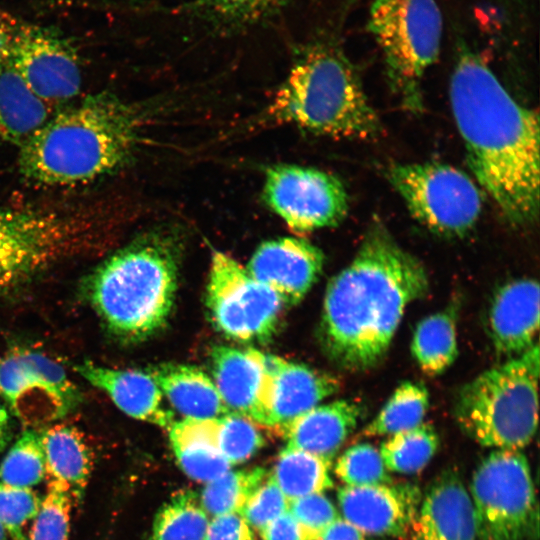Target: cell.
Wrapping results in <instances>:
<instances>
[{
  "mask_svg": "<svg viewBox=\"0 0 540 540\" xmlns=\"http://www.w3.org/2000/svg\"><path fill=\"white\" fill-rule=\"evenodd\" d=\"M0 58L48 106L75 98L82 74L76 53L52 31L0 10Z\"/></svg>",
  "mask_w": 540,
  "mask_h": 540,
  "instance_id": "11",
  "label": "cell"
},
{
  "mask_svg": "<svg viewBox=\"0 0 540 540\" xmlns=\"http://www.w3.org/2000/svg\"><path fill=\"white\" fill-rule=\"evenodd\" d=\"M46 475L41 434L33 429L26 430L4 456L0 464V481L11 486L32 488Z\"/></svg>",
  "mask_w": 540,
  "mask_h": 540,
  "instance_id": "32",
  "label": "cell"
},
{
  "mask_svg": "<svg viewBox=\"0 0 540 540\" xmlns=\"http://www.w3.org/2000/svg\"><path fill=\"white\" fill-rule=\"evenodd\" d=\"M342 518L366 535L403 537L412 529L421 502L411 484L340 487L337 492Z\"/></svg>",
  "mask_w": 540,
  "mask_h": 540,
  "instance_id": "14",
  "label": "cell"
},
{
  "mask_svg": "<svg viewBox=\"0 0 540 540\" xmlns=\"http://www.w3.org/2000/svg\"><path fill=\"white\" fill-rule=\"evenodd\" d=\"M363 415L360 403L340 399L319 404L292 420L278 432L287 447L303 450L332 463Z\"/></svg>",
  "mask_w": 540,
  "mask_h": 540,
  "instance_id": "21",
  "label": "cell"
},
{
  "mask_svg": "<svg viewBox=\"0 0 540 540\" xmlns=\"http://www.w3.org/2000/svg\"><path fill=\"white\" fill-rule=\"evenodd\" d=\"M147 113L111 92L90 94L51 114L19 146L18 167L29 182L74 187L106 177L137 151Z\"/></svg>",
  "mask_w": 540,
  "mask_h": 540,
  "instance_id": "3",
  "label": "cell"
},
{
  "mask_svg": "<svg viewBox=\"0 0 540 540\" xmlns=\"http://www.w3.org/2000/svg\"><path fill=\"white\" fill-rule=\"evenodd\" d=\"M429 288L424 265L380 222L366 231L356 254L328 282L318 338L336 367L363 372L386 356L406 308Z\"/></svg>",
  "mask_w": 540,
  "mask_h": 540,
  "instance_id": "2",
  "label": "cell"
},
{
  "mask_svg": "<svg viewBox=\"0 0 540 540\" xmlns=\"http://www.w3.org/2000/svg\"><path fill=\"white\" fill-rule=\"evenodd\" d=\"M469 494L476 518V540H523L536 511L530 466L523 453H489L472 475Z\"/></svg>",
  "mask_w": 540,
  "mask_h": 540,
  "instance_id": "10",
  "label": "cell"
},
{
  "mask_svg": "<svg viewBox=\"0 0 540 540\" xmlns=\"http://www.w3.org/2000/svg\"><path fill=\"white\" fill-rule=\"evenodd\" d=\"M41 434L48 480L65 484L74 501L83 498L92 471V456L82 434L69 425H55Z\"/></svg>",
  "mask_w": 540,
  "mask_h": 540,
  "instance_id": "25",
  "label": "cell"
},
{
  "mask_svg": "<svg viewBox=\"0 0 540 540\" xmlns=\"http://www.w3.org/2000/svg\"><path fill=\"white\" fill-rule=\"evenodd\" d=\"M289 511L306 540H318L326 528L340 517L334 504L322 492L289 501Z\"/></svg>",
  "mask_w": 540,
  "mask_h": 540,
  "instance_id": "39",
  "label": "cell"
},
{
  "mask_svg": "<svg viewBox=\"0 0 540 540\" xmlns=\"http://www.w3.org/2000/svg\"><path fill=\"white\" fill-rule=\"evenodd\" d=\"M149 373L162 394L184 418L212 419L231 413L214 381L195 366L163 363Z\"/></svg>",
  "mask_w": 540,
  "mask_h": 540,
  "instance_id": "22",
  "label": "cell"
},
{
  "mask_svg": "<svg viewBox=\"0 0 540 540\" xmlns=\"http://www.w3.org/2000/svg\"><path fill=\"white\" fill-rule=\"evenodd\" d=\"M100 227L94 212L0 208V298L93 246Z\"/></svg>",
  "mask_w": 540,
  "mask_h": 540,
  "instance_id": "7",
  "label": "cell"
},
{
  "mask_svg": "<svg viewBox=\"0 0 540 540\" xmlns=\"http://www.w3.org/2000/svg\"><path fill=\"white\" fill-rule=\"evenodd\" d=\"M449 96L478 185L510 224L534 223L540 203L538 114L518 103L482 57L464 44Z\"/></svg>",
  "mask_w": 540,
  "mask_h": 540,
  "instance_id": "1",
  "label": "cell"
},
{
  "mask_svg": "<svg viewBox=\"0 0 540 540\" xmlns=\"http://www.w3.org/2000/svg\"><path fill=\"white\" fill-rule=\"evenodd\" d=\"M74 370L94 387L104 391L113 403L131 418L166 430L175 421L162 402V392L148 372L111 368L83 361Z\"/></svg>",
  "mask_w": 540,
  "mask_h": 540,
  "instance_id": "20",
  "label": "cell"
},
{
  "mask_svg": "<svg viewBox=\"0 0 540 540\" xmlns=\"http://www.w3.org/2000/svg\"><path fill=\"white\" fill-rule=\"evenodd\" d=\"M204 540H255L251 527L238 513L215 516L208 523Z\"/></svg>",
  "mask_w": 540,
  "mask_h": 540,
  "instance_id": "40",
  "label": "cell"
},
{
  "mask_svg": "<svg viewBox=\"0 0 540 540\" xmlns=\"http://www.w3.org/2000/svg\"><path fill=\"white\" fill-rule=\"evenodd\" d=\"M334 472L348 486L392 483L379 450L370 443H358L346 449L338 457Z\"/></svg>",
  "mask_w": 540,
  "mask_h": 540,
  "instance_id": "34",
  "label": "cell"
},
{
  "mask_svg": "<svg viewBox=\"0 0 540 540\" xmlns=\"http://www.w3.org/2000/svg\"><path fill=\"white\" fill-rule=\"evenodd\" d=\"M74 504L65 484L48 480L47 493L33 519L28 540H68Z\"/></svg>",
  "mask_w": 540,
  "mask_h": 540,
  "instance_id": "33",
  "label": "cell"
},
{
  "mask_svg": "<svg viewBox=\"0 0 540 540\" xmlns=\"http://www.w3.org/2000/svg\"><path fill=\"white\" fill-rule=\"evenodd\" d=\"M457 306L426 316L418 322L411 340V353L421 370L430 376L444 373L458 356Z\"/></svg>",
  "mask_w": 540,
  "mask_h": 540,
  "instance_id": "26",
  "label": "cell"
},
{
  "mask_svg": "<svg viewBox=\"0 0 540 540\" xmlns=\"http://www.w3.org/2000/svg\"><path fill=\"white\" fill-rule=\"evenodd\" d=\"M539 345L463 385L454 417L474 441L494 450L520 451L538 425Z\"/></svg>",
  "mask_w": 540,
  "mask_h": 540,
  "instance_id": "6",
  "label": "cell"
},
{
  "mask_svg": "<svg viewBox=\"0 0 540 540\" xmlns=\"http://www.w3.org/2000/svg\"><path fill=\"white\" fill-rule=\"evenodd\" d=\"M259 533L262 540H306L289 510L272 520Z\"/></svg>",
  "mask_w": 540,
  "mask_h": 540,
  "instance_id": "41",
  "label": "cell"
},
{
  "mask_svg": "<svg viewBox=\"0 0 540 540\" xmlns=\"http://www.w3.org/2000/svg\"><path fill=\"white\" fill-rule=\"evenodd\" d=\"M332 463L309 452L285 447L279 453L273 479L289 501L333 487Z\"/></svg>",
  "mask_w": 540,
  "mask_h": 540,
  "instance_id": "27",
  "label": "cell"
},
{
  "mask_svg": "<svg viewBox=\"0 0 540 540\" xmlns=\"http://www.w3.org/2000/svg\"><path fill=\"white\" fill-rule=\"evenodd\" d=\"M388 180L414 219L444 237H461L478 221L482 193L462 170L441 162L396 163Z\"/></svg>",
  "mask_w": 540,
  "mask_h": 540,
  "instance_id": "9",
  "label": "cell"
},
{
  "mask_svg": "<svg viewBox=\"0 0 540 540\" xmlns=\"http://www.w3.org/2000/svg\"><path fill=\"white\" fill-rule=\"evenodd\" d=\"M320 248L300 237H280L261 243L246 270L273 290L284 305H297L318 281L324 265Z\"/></svg>",
  "mask_w": 540,
  "mask_h": 540,
  "instance_id": "15",
  "label": "cell"
},
{
  "mask_svg": "<svg viewBox=\"0 0 540 540\" xmlns=\"http://www.w3.org/2000/svg\"><path fill=\"white\" fill-rule=\"evenodd\" d=\"M318 540H369L363 532L342 517L331 523Z\"/></svg>",
  "mask_w": 540,
  "mask_h": 540,
  "instance_id": "42",
  "label": "cell"
},
{
  "mask_svg": "<svg viewBox=\"0 0 540 540\" xmlns=\"http://www.w3.org/2000/svg\"><path fill=\"white\" fill-rule=\"evenodd\" d=\"M41 502L32 488L0 483V523L13 540H28L24 528L36 517Z\"/></svg>",
  "mask_w": 540,
  "mask_h": 540,
  "instance_id": "37",
  "label": "cell"
},
{
  "mask_svg": "<svg viewBox=\"0 0 540 540\" xmlns=\"http://www.w3.org/2000/svg\"><path fill=\"white\" fill-rule=\"evenodd\" d=\"M210 361L214 383L228 410L255 424L270 426L271 377L263 369L256 349L213 346Z\"/></svg>",
  "mask_w": 540,
  "mask_h": 540,
  "instance_id": "16",
  "label": "cell"
},
{
  "mask_svg": "<svg viewBox=\"0 0 540 540\" xmlns=\"http://www.w3.org/2000/svg\"><path fill=\"white\" fill-rule=\"evenodd\" d=\"M412 530L413 540H476L473 503L456 472L445 471L431 483Z\"/></svg>",
  "mask_w": 540,
  "mask_h": 540,
  "instance_id": "19",
  "label": "cell"
},
{
  "mask_svg": "<svg viewBox=\"0 0 540 540\" xmlns=\"http://www.w3.org/2000/svg\"><path fill=\"white\" fill-rule=\"evenodd\" d=\"M539 284L531 278L506 282L494 293L488 332L498 355L513 358L529 350L539 330Z\"/></svg>",
  "mask_w": 540,
  "mask_h": 540,
  "instance_id": "18",
  "label": "cell"
},
{
  "mask_svg": "<svg viewBox=\"0 0 540 540\" xmlns=\"http://www.w3.org/2000/svg\"><path fill=\"white\" fill-rule=\"evenodd\" d=\"M439 437L428 423L390 435L381 443L380 455L389 472L414 474L424 469L439 447Z\"/></svg>",
  "mask_w": 540,
  "mask_h": 540,
  "instance_id": "29",
  "label": "cell"
},
{
  "mask_svg": "<svg viewBox=\"0 0 540 540\" xmlns=\"http://www.w3.org/2000/svg\"><path fill=\"white\" fill-rule=\"evenodd\" d=\"M262 119L334 138L372 139L381 132L354 64L331 39L297 54Z\"/></svg>",
  "mask_w": 540,
  "mask_h": 540,
  "instance_id": "5",
  "label": "cell"
},
{
  "mask_svg": "<svg viewBox=\"0 0 540 540\" xmlns=\"http://www.w3.org/2000/svg\"><path fill=\"white\" fill-rule=\"evenodd\" d=\"M262 198L297 234L339 225L349 210L342 181L323 170L276 164L265 171Z\"/></svg>",
  "mask_w": 540,
  "mask_h": 540,
  "instance_id": "13",
  "label": "cell"
},
{
  "mask_svg": "<svg viewBox=\"0 0 540 540\" xmlns=\"http://www.w3.org/2000/svg\"><path fill=\"white\" fill-rule=\"evenodd\" d=\"M51 114V107L0 58V142L20 146Z\"/></svg>",
  "mask_w": 540,
  "mask_h": 540,
  "instance_id": "24",
  "label": "cell"
},
{
  "mask_svg": "<svg viewBox=\"0 0 540 540\" xmlns=\"http://www.w3.org/2000/svg\"><path fill=\"white\" fill-rule=\"evenodd\" d=\"M7 535L8 534H7L6 530L4 529L2 524L0 523V540H6Z\"/></svg>",
  "mask_w": 540,
  "mask_h": 540,
  "instance_id": "44",
  "label": "cell"
},
{
  "mask_svg": "<svg viewBox=\"0 0 540 540\" xmlns=\"http://www.w3.org/2000/svg\"><path fill=\"white\" fill-rule=\"evenodd\" d=\"M207 526L198 495L182 491L158 510L149 540H204Z\"/></svg>",
  "mask_w": 540,
  "mask_h": 540,
  "instance_id": "30",
  "label": "cell"
},
{
  "mask_svg": "<svg viewBox=\"0 0 540 540\" xmlns=\"http://www.w3.org/2000/svg\"><path fill=\"white\" fill-rule=\"evenodd\" d=\"M429 392L422 383L406 381L390 395L363 430L366 436L392 435L421 423L429 408Z\"/></svg>",
  "mask_w": 540,
  "mask_h": 540,
  "instance_id": "28",
  "label": "cell"
},
{
  "mask_svg": "<svg viewBox=\"0 0 540 540\" xmlns=\"http://www.w3.org/2000/svg\"><path fill=\"white\" fill-rule=\"evenodd\" d=\"M289 510V500L270 474L252 493L238 514L252 528L260 531Z\"/></svg>",
  "mask_w": 540,
  "mask_h": 540,
  "instance_id": "38",
  "label": "cell"
},
{
  "mask_svg": "<svg viewBox=\"0 0 540 540\" xmlns=\"http://www.w3.org/2000/svg\"><path fill=\"white\" fill-rule=\"evenodd\" d=\"M284 303L231 256L215 251L206 286V307L214 326L242 343L270 340L280 324Z\"/></svg>",
  "mask_w": 540,
  "mask_h": 540,
  "instance_id": "12",
  "label": "cell"
},
{
  "mask_svg": "<svg viewBox=\"0 0 540 540\" xmlns=\"http://www.w3.org/2000/svg\"><path fill=\"white\" fill-rule=\"evenodd\" d=\"M367 29L383 55L388 83L402 105L422 108V79L438 59L443 19L435 0H373Z\"/></svg>",
  "mask_w": 540,
  "mask_h": 540,
  "instance_id": "8",
  "label": "cell"
},
{
  "mask_svg": "<svg viewBox=\"0 0 540 540\" xmlns=\"http://www.w3.org/2000/svg\"><path fill=\"white\" fill-rule=\"evenodd\" d=\"M256 355L271 377L269 428L279 431L340 390L333 374L259 350Z\"/></svg>",
  "mask_w": 540,
  "mask_h": 540,
  "instance_id": "17",
  "label": "cell"
},
{
  "mask_svg": "<svg viewBox=\"0 0 540 540\" xmlns=\"http://www.w3.org/2000/svg\"><path fill=\"white\" fill-rule=\"evenodd\" d=\"M180 248L172 229H157L111 254L87 276L86 298L118 340L140 342L167 324L177 293Z\"/></svg>",
  "mask_w": 540,
  "mask_h": 540,
  "instance_id": "4",
  "label": "cell"
},
{
  "mask_svg": "<svg viewBox=\"0 0 540 540\" xmlns=\"http://www.w3.org/2000/svg\"><path fill=\"white\" fill-rule=\"evenodd\" d=\"M267 476L262 467L227 471L203 488L199 498L201 507L213 516L238 513Z\"/></svg>",
  "mask_w": 540,
  "mask_h": 540,
  "instance_id": "31",
  "label": "cell"
},
{
  "mask_svg": "<svg viewBox=\"0 0 540 540\" xmlns=\"http://www.w3.org/2000/svg\"><path fill=\"white\" fill-rule=\"evenodd\" d=\"M285 0H195L193 11L211 22L228 27L256 23L275 12Z\"/></svg>",
  "mask_w": 540,
  "mask_h": 540,
  "instance_id": "35",
  "label": "cell"
},
{
  "mask_svg": "<svg viewBox=\"0 0 540 540\" xmlns=\"http://www.w3.org/2000/svg\"><path fill=\"white\" fill-rule=\"evenodd\" d=\"M216 423L219 449L231 466L247 461L265 444L256 424L244 416L228 413Z\"/></svg>",
  "mask_w": 540,
  "mask_h": 540,
  "instance_id": "36",
  "label": "cell"
},
{
  "mask_svg": "<svg viewBox=\"0 0 540 540\" xmlns=\"http://www.w3.org/2000/svg\"><path fill=\"white\" fill-rule=\"evenodd\" d=\"M167 431L177 462L190 478L208 483L229 471L218 446L216 418L175 420Z\"/></svg>",
  "mask_w": 540,
  "mask_h": 540,
  "instance_id": "23",
  "label": "cell"
},
{
  "mask_svg": "<svg viewBox=\"0 0 540 540\" xmlns=\"http://www.w3.org/2000/svg\"><path fill=\"white\" fill-rule=\"evenodd\" d=\"M12 438L11 420L6 409L0 404V454L6 449Z\"/></svg>",
  "mask_w": 540,
  "mask_h": 540,
  "instance_id": "43",
  "label": "cell"
}]
</instances>
